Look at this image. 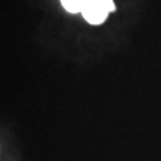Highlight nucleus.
Here are the masks:
<instances>
[{"instance_id":"f257e3e1","label":"nucleus","mask_w":161,"mask_h":161,"mask_svg":"<svg viewBox=\"0 0 161 161\" xmlns=\"http://www.w3.org/2000/svg\"><path fill=\"white\" fill-rule=\"evenodd\" d=\"M114 9L113 0H87L82 9V15L90 24H101L106 20L109 12H113Z\"/></svg>"},{"instance_id":"f03ea898","label":"nucleus","mask_w":161,"mask_h":161,"mask_svg":"<svg viewBox=\"0 0 161 161\" xmlns=\"http://www.w3.org/2000/svg\"><path fill=\"white\" fill-rule=\"evenodd\" d=\"M62 6L67 9L69 12H82L85 4L87 3V0H60Z\"/></svg>"}]
</instances>
